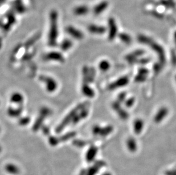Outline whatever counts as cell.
Wrapping results in <instances>:
<instances>
[{
	"instance_id": "obj_1",
	"label": "cell",
	"mask_w": 176,
	"mask_h": 175,
	"mask_svg": "<svg viewBox=\"0 0 176 175\" xmlns=\"http://www.w3.org/2000/svg\"><path fill=\"white\" fill-rule=\"evenodd\" d=\"M58 12L55 10H52L50 13V30L48 37L49 45L54 46L57 44L58 30Z\"/></svg>"
},
{
	"instance_id": "obj_2",
	"label": "cell",
	"mask_w": 176,
	"mask_h": 175,
	"mask_svg": "<svg viewBox=\"0 0 176 175\" xmlns=\"http://www.w3.org/2000/svg\"><path fill=\"white\" fill-rule=\"evenodd\" d=\"M84 107H85L84 104H81V105H78V107H77L75 109L71 111L70 113V114L65 118V119L62 121L61 123L58 126L57 128L56 129V131L57 133H60L61 131H62L63 129H64V128L69 123L71 122V121H73V119L75 117V116L77 115L79 111L81 109H82L83 108H84Z\"/></svg>"
},
{
	"instance_id": "obj_3",
	"label": "cell",
	"mask_w": 176,
	"mask_h": 175,
	"mask_svg": "<svg viewBox=\"0 0 176 175\" xmlns=\"http://www.w3.org/2000/svg\"><path fill=\"white\" fill-rule=\"evenodd\" d=\"M108 38L110 41H113L115 39L116 37L118 35V26L114 18H110L108 20Z\"/></svg>"
},
{
	"instance_id": "obj_4",
	"label": "cell",
	"mask_w": 176,
	"mask_h": 175,
	"mask_svg": "<svg viewBox=\"0 0 176 175\" xmlns=\"http://www.w3.org/2000/svg\"><path fill=\"white\" fill-rule=\"evenodd\" d=\"M113 131V127L111 126H107L105 127H101L99 126L96 125L93 127L92 132L94 135H100L101 136H107Z\"/></svg>"
},
{
	"instance_id": "obj_5",
	"label": "cell",
	"mask_w": 176,
	"mask_h": 175,
	"mask_svg": "<svg viewBox=\"0 0 176 175\" xmlns=\"http://www.w3.org/2000/svg\"><path fill=\"white\" fill-rule=\"evenodd\" d=\"M50 113V111L49 109H48L47 108H43L42 109L41 111V114H40V116L39 117L38 119L37 120V121L35 123L34 125L33 126V130L36 131H38L40 126L42 125V122L43 121V119L45 118V117H47L49 114Z\"/></svg>"
},
{
	"instance_id": "obj_6",
	"label": "cell",
	"mask_w": 176,
	"mask_h": 175,
	"mask_svg": "<svg viewBox=\"0 0 176 175\" xmlns=\"http://www.w3.org/2000/svg\"><path fill=\"white\" fill-rule=\"evenodd\" d=\"M40 80L46 83V88L49 91H54L57 87V84L55 81L51 77L42 76L40 77Z\"/></svg>"
},
{
	"instance_id": "obj_7",
	"label": "cell",
	"mask_w": 176,
	"mask_h": 175,
	"mask_svg": "<svg viewBox=\"0 0 176 175\" xmlns=\"http://www.w3.org/2000/svg\"><path fill=\"white\" fill-rule=\"evenodd\" d=\"M109 3L107 1H102L96 5L93 8V14L95 15H99L103 13L108 7Z\"/></svg>"
},
{
	"instance_id": "obj_8",
	"label": "cell",
	"mask_w": 176,
	"mask_h": 175,
	"mask_svg": "<svg viewBox=\"0 0 176 175\" xmlns=\"http://www.w3.org/2000/svg\"><path fill=\"white\" fill-rule=\"evenodd\" d=\"M6 17L7 19V23L6 24H3L2 27L4 30L8 31L10 29V27L13 26L16 21L15 15L14 14V12L12 10L10 12H8V13L6 14Z\"/></svg>"
},
{
	"instance_id": "obj_9",
	"label": "cell",
	"mask_w": 176,
	"mask_h": 175,
	"mask_svg": "<svg viewBox=\"0 0 176 175\" xmlns=\"http://www.w3.org/2000/svg\"><path fill=\"white\" fill-rule=\"evenodd\" d=\"M12 10L19 14H22L26 11V8L22 0H14L12 2Z\"/></svg>"
},
{
	"instance_id": "obj_10",
	"label": "cell",
	"mask_w": 176,
	"mask_h": 175,
	"mask_svg": "<svg viewBox=\"0 0 176 175\" xmlns=\"http://www.w3.org/2000/svg\"><path fill=\"white\" fill-rule=\"evenodd\" d=\"M169 111L167 107H162L157 111V113L155 114L154 117V121L157 123H160L166 117Z\"/></svg>"
},
{
	"instance_id": "obj_11",
	"label": "cell",
	"mask_w": 176,
	"mask_h": 175,
	"mask_svg": "<svg viewBox=\"0 0 176 175\" xmlns=\"http://www.w3.org/2000/svg\"><path fill=\"white\" fill-rule=\"evenodd\" d=\"M66 31L70 35H71L73 37L78 40H81L83 38L84 35L82 32L78 29H76L75 27L72 26H69L66 27Z\"/></svg>"
},
{
	"instance_id": "obj_12",
	"label": "cell",
	"mask_w": 176,
	"mask_h": 175,
	"mask_svg": "<svg viewBox=\"0 0 176 175\" xmlns=\"http://www.w3.org/2000/svg\"><path fill=\"white\" fill-rule=\"evenodd\" d=\"M129 83V79L127 77H122L115 81L114 83L111 84L109 86V88L111 89H115L117 88L123 87Z\"/></svg>"
},
{
	"instance_id": "obj_13",
	"label": "cell",
	"mask_w": 176,
	"mask_h": 175,
	"mask_svg": "<svg viewBox=\"0 0 176 175\" xmlns=\"http://www.w3.org/2000/svg\"><path fill=\"white\" fill-rule=\"evenodd\" d=\"M88 30L90 33L93 34L102 35L106 33L107 29L103 26L92 24L88 26Z\"/></svg>"
},
{
	"instance_id": "obj_14",
	"label": "cell",
	"mask_w": 176,
	"mask_h": 175,
	"mask_svg": "<svg viewBox=\"0 0 176 175\" xmlns=\"http://www.w3.org/2000/svg\"><path fill=\"white\" fill-rule=\"evenodd\" d=\"M104 162L103 161H96L95 164L88 168L86 171V175H96L99 171L100 168L104 166Z\"/></svg>"
},
{
	"instance_id": "obj_15",
	"label": "cell",
	"mask_w": 176,
	"mask_h": 175,
	"mask_svg": "<svg viewBox=\"0 0 176 175\" xmlns=\"http://www.w3.org/2000/svg\"><path fill=\"white\" fill-rule=\"evenodd\" d=\"M98 152V149L94 146H91L88 149L86 154V159L88 163H91L95 160Z\"/></svg>"
},
{
	"instance_id": "obj_16",
	"label": "cell",
	"mask_w": 176,
	"mask_h": 175,
	"mask_svg": "<svg viewBox=\"0 0 176 175\" xmlns=\"http://www.w3.org/2000/svg\"><path fill=\"white\" fill-rule=\"evenodd\" d=\"M90 9L86 5H79L74 9L73 13L77 16H84L87 14Z\"/></svg>"
},
{
	"instance_id": "obj_17",
	"label": "cell",
	"mask_w": 176,
	"mask_h": 175,
	"mask_svg": "<svg viewBox=\"0 0 176 175\" xmlns=\"http://www.w3.org/2000/svg\"><path fill=\"white\" fill-rule=\"evenodd\" d=\"M144 126V121L140 118L136 119L134 122V134L136 135H139L142 133Z\"/></svg>"
},
{
	"instance_id": "obj_18",
	"label": "cell",
	"mask_w": 176,
	"mask_h": 175,
	"mask_svg": "<svg viewBox=\"0 0 176 175\" xmlns=\"http://www.w3.org/2000/svg\"><path fill=\"white\" fill-rule=\"evenodd\" d=\"M126 146L128 150L132 153L136 152L138 150V143L134 138L130 137L127 139Z\"/></svg>"
},
{
	"instance_id": "obj_19",
	"label": "cell",
	"mask_w": 176,
	"mask_h": 175,
	"mask_svg": "<svg viewBox=\"0 0 176 175\" xmlns=\"http://www.w3.org/2000/svg\"><path fill=\"white\" fill-rule=\"evenodd\" d=\"M46 60H53L55 61H63L64 58L62 56L61 54L58 52H50L47 53L45 56Z\"/></svg>"
},
{
	"instance_id": "obj_20",
	"label": "cell",
	"mask_w": 176,
	"mask_h": 175,
	"mask_svg": "<svg viewBox=\"0 0 176 175\" xmlns=\"http://www.w3.org/2000/svg\"><path fill=\"white\" fill-rule=\"evenodd\" d=\"M5 170L9 173L13 175H18L19 173L18 168L13 164H8L5 166Z\"/></svg>"
},
{
	"instance_id": "obj_21",
	"label": "cell",
	"mask_w": 176,
	"mask_h": 175,
	"mask_svg": "<svg viewBox=\"0 0 176 175\" xmlns=\"http://www.w3.org/2000/svg\"><path fill=\"white\" fill-rule=\"evenodd\" d=\"M82 91L84 95L88 97H93L95 95V93L91 88L86 84H84L82 87Z\"/></svg>"
},
{
	"instance_id": "obj_22",
	"label": "cell",
	"mask_w": 176,
	"mask_h": 175,
	"mask_svg": "<svg viewBox=\"0 0 176 175\" xmlns=\"http://www.w3.org/2000/svg\"><path fill=\"white\" fill-rule=\"evenodd\" d=\"M119 39L121 40L122 42L126 43V44H130L132 42V38L130 35L126 33H121L118 35Z\"/></svg>"
},
{
	"instance_id": "obj_23",
	"label": "cell",
	"mask_w": 176,
	"mask_h": 175,
	"mask_svg": "<svg viewBox=\"0 0 176 175\" xmlns=\"http://www.w3.org/2000/svg\"><path fill=\"white\" fill-rule=\"evenodd\" d=\"M111 67V64L109 61L104 60L100 61L99 64V68L100 69L104 72H106L108 71Z\"/></svg>"
},
{
	"instance_id": "obj_24",
	"label": "cell",
	"mask_w": 176,
	"mask_h": 175,
	"mask_svg": "<svg viewBox=\"0 0 176 175\" xmlns=\"http://www.w3.org/2000/svg\"><path fill=\"white\" fill-rule=\"evenodd\" d=\"M11 101L15 103H21L23 102V96L18 93H14L11 97Z\"/></svg>"
},
{
	"instance_id": "obj_25",
	"label": "cell",
	"mask_w": 176,
	"mask_h": 175,
	"mask_svg": "<svg viewBox=\"0 0 176 175\" xmlns=\"http://www.w3.org/2000/svg\"><path fill=\"white\" fill-rule=\"evenodd\" d=\"M73 45L72 42L69 39H66L63 41L61 44V49L63 50H69Z\"/></svg>"
},
{
	"instance_id": "obj_26",
	"label": "cell",
	"mask_w": 176,
	"mask_h": 175,
	"mask_svg": "<svg viewBox=\"0 0 176 175\" xmlns=\"http://www.w3.org/2000/svg\"><path fill=\"white\" fill-rule=\"evenodd\" d=\"M76 135V133L75 132H70L69 133L66 134L64 135L59 138L60 141H66L67 140H70V139L74 137Z\"/></svg>"
},
{
	"instance_id": "obj_27",
	"label": "cell",
	"mask_w": 176,
	"mask_h": 175,
	"mask_svg": "<svg viewBox=\"0 0 176 175\" xmlns=\"http://www.w3.org/2000/svg\"><path fill=\"white\" fill-rule=\"evenodd\" d=\"M21 113V109H14L10 108L8 110V114H9L10 116L14 117L18 116Z\"/></svg>"
},
{
	"instance_id": "obj_28",
	"label": "cell",
	"mask_w": 176,
	"mask_h": 175,
	"mask_svg": "<svg viewBox=\"0 0 176 175\" xmlns=\"http://www.w3.org/2000/svg\"><path fill=\"white\" fill-rule=\"evenodd\" d=\"M73 145L75 146L78 147H83L86 145H87V143L85 141H82V140H75L73 141Z\"/></svg>"
},
{
	"instance_id": "obj_29",
	"label": "cell",
	"mask_w": 176,
	"mask_h": 175,
	"mask_svg": "<svg viewBox=\"0 0 176 175\" xmlns=\"http://www.w3.org/2000/svg\"><path fill=\"white\" fill-rule=\"evenodd\" d=\"M59 139H58L57 138L55 137H50L49 138V144L53 146H55L56 145H57L59 142Z\"/></svg>"
},
{
	"instance_id": "obj_30",
	"label": "cell",
	"mask_w": 176,
	"mask_h": 175,
	"mask_svg": "<svg viewBox=\"0 0 176 175\" xmlns=\"http://www.w3.org/2000/svg\"><path fill=\"white\" fill-rule=\"evenodd\" d=\"M135 99L134 97H131L128 99H126L125 101V104H126V107H132L134 104Z\"/></svg>"
},
{
	"instance_id": "obj_31",
	"label": "cell",
	"mask_w": 176,
	"mask_h": 175,
	"mask_svg": "<svg viewBox=\"0 0 176 175\" xmlns=\"http://www.w3.org/2000/svg\"><path fill=\"white\" fill-rule=\"evenodd\" d=\"M29 121H30V119L29 118L26 117V118H22L19 121V124L21 125H27V123L29 122Z\"/></svg>"
},
{
	"instance_id": "obj_32",
	"label": "cell",
	"mask_w": 176,
	"mask_h": 175,
	"mask_svg": "<svg viewBox=\"0 0 176 175\" xmlns=\"http://www.w3.org/2000/svg\"><path fill=\"white\" fill-rule=\"evenodd\" d=\"M126 95L125 93H123L120 94L119 95V101H118V102H122V101H124V99H126Z\"/></svg>"
},
{
	"instance_id": "obj_33",
	"label": "cell",
	"mask_w": 176,
	"mask_h": 175,
	"mask_svg": "<svg viewBox=\"0 0 176 175\" xmlns=\"http://www.w3.org/2000/svg\"><path fill=\"white\" fill-rule=\"evenodd\" d=\"M43 133H44V134H45V135H48L49 134V130L48 128H47L45 127V128L44 127L43 129Z\"/></svg>"
},
{
	"instance_id": "obj_34",
	"label": "cell",
	"mask_w": 176,
	"mask_h": 175,
	"mask_svg": "<svg viewBox=\"0 0 176 175\" xmlns=\"http://www.w3.org/2000/svg\"><path fill=\"white\" fill-rule=\"evenodd\" d=\"M79 175H86V171L84 170V169L82 170Z\"/></svg>"
},
{
	"instance_id": "obj_35",
	"label": "cell",
	"mask_w": 176,
	"mask_h": 175,
	"mask_svg": "<svg viewBox=\"0 0 176 175\" xmlns=\"http://www.w3.org/2000/svg\"><path fill=\"white\" fill-rule=\"evenodd\" d=\"M102 175H112V174H111L110 172H105V173H104Z\"/></svg>"
},
{
	"instance_id": "obj_36",
	"label": "cell",
	"mask_w": 176,
	"mask_h": 175,
	"mask_svg": "<svg viewBox=\"0 0 176 175\" xmlns=\"http://www.w3.org/2000/svg\"><path fill=\"white\" fill-rule=\"evenodd\" d=\"M6 0H0V5L4 3Z\"/></svg>"
},
{
	"instance_id": "obj_37",
	"label": "cell",
	"mask_w": 176,
	"mask_h": 175,
	"mask_svg": "<svg viewBox=\"0 0 176 175\" xmlns=\"http://www.w3.org/2000/svg\"><path fill=\"white\" fill-rule=\"evenodd\" d=\"M174 39L176 42V31L174 32Z\"/></svg>"
},
{
	"instance_id": "obj_38",
	"label": "cell",
	"mask_w": 176,
	"mask_h": 175,
	"mask_svg": "<svg viewBox=\"0 0 176 175\" xmlns=\"http://www.w3.org/2000/svg\"><path fill=\"white\" fill-rule=\"evenodd\" d=\"M1 150H2V149H1V147H0V152H1Z\"/></svg>"
},
{
	"instance_id": "obj_39",
	"label": "cell",
	"mask_w": 176,
	"mask_h": 175,
	"mask_svg": "<svg viewBox=\"0 0 176 175\" xmlns=\"http://www.w3.org/2000/svg\"><path fill=\"white\" fill-rule=\"evenodd\" d=\"M175 79H176V78H175Z\"/></svg>"
}]
</instances>
